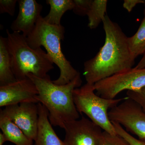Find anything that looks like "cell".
I'll return each instance as SVG.
<instances>
[{"label":"cell","mask_w":145,"mask_h":145,"mask_svg":"<svg viewBox=\"0 0 145 145\" xmlns=\"http://www.w3.org/2000/svg\"><path fill=\"white\" fill-rule=\"evenodd\" d=\"M103 23L105 43L96 56L84 64V75L89 84H94L131 68L135 63L128 44V37L121 28L107 15Z\"/></svg>","instance_id":"1"},{"label":"cell","mask_w":145,"mask_h":145,"mask_svg":"<svg viewBox=\"0 0 145 145\" xmlns=\"http://www.w3.org/2000/svg\"><path fill=\"white\" fill-rule=\"evenodd\" d=\"M27 77L36 85L39 92L37 99L48 111L52 125L64 129L66 124L79 119L80 113L74 103L73 92L82 85L80 72L72 81L63 85L55 84L50 76L42 78L28 74Z\"/></svg>","instance_id":"2"},{"label":"cell","mask_w":145,"mask_h":145,"mask_svg":"<svg viewBox=\"0 0 145 145\" xmlns=\"http://www.w3.org/2000/svg\"><path fill=\"white\" fill-rule=\"evenodd\" d=\"M7 34L12 71L16 80L26 79L28 74L40 78L49 77L48 72L54 69V63L47 53L41 47H31L26 37L21 33H11L7 29Z\"/></svg>","instance_id":"3"},{"label":"cell","mask_w":145,"mask_h":145,"mask_svg":"<svg viewBox=\"0 0 145 145\" xmlns=\"http://www.w3.org/2000/svg\"><path fill=\"white\" fill-rule=\"evenodd\" d=\"M65 28L61 25H52L41 16L33 31L26 37L29 45L33 48L43 46L52 61L59 69L60 75L53 83L63 85L70 82L79 74L65 57L61 48V41L64 38Z\"/></svg>","instance_id":"4"},{"label":"cell","mask_w":145,"mask_h":145,"mask_svg":"<svg viewBox=\"0 0 145 145\" xmlns=\"http://www.w3.org/2000/svg\"><path fill=\"white\" fill-rule=\"evenodd\" d=\"M94 84L86 83L73 91V98L76 108L80 113L86 114L91 121L104 131L117 135L108 117V110L119 105L124 99H105L95 93Z\"/></svg>","instance_id":"5"},{"label":"cell","mask_w":145,"mask_h":145,"mask_svg":"<svg viewBox=\"0 0 145 145\" xmlns=\"http://www.w3.org/2000/svg\"><path fill=\"white\" fill-rule=\"evenodd\" d=\"M96 94L108 99H114L123 91H137L145 87V68H131L94 84Z\"/></svg>","instance_id":"6"},{"label":"cell","mask_w":145,"mask_h":145,"mask_svg":"<svg viewBox=\"0 0 145 145\" xmlns=\"http://www.w3.org/2000/svg\"><path fill=\"white\" fill-rule=\"evenodd\" d=\"M111 122L117 123L127 132L145 140V112L137 103L128 97L108 111Z\"/></svg>","instance_id":"7"},{"label":"cell","mask_w":145,"mask_h":145,"mask_svg":"<svg viewBox=\"0 0 145 145\" xmlns=\"http://www.w3.org/2000/svg\"><path fill=\"white\" fill-rule=\"evenodd\" d=\"M65 145H102L103 132L99 126L84 117L65 125Z\"/></svg>","instance_id":"8"},{"label":"cell","mask_w":145,"mask_h":145,"mask_svg":"<svg viewBox=\"0 0 145 145\" xmlns=\"http://www.w3.org/2000/svg\"><path fill=\"white\" fill-rule=\"evenodd\" d=\"M1 112L17 125L27 137L35 141L39 120L37 104L25 103L8 106Z\"/></svg>","instance_id":"9"},{"label":"cell","mask_w":145,"mask_h":145,"mask_svg":"<svg viewBox=\"0 0 145 145\" xmlns=\"http://www.w3.org/2000/svg\"><path fill=\"white\" fill-rule=\"evenodd\" d=\"M39 92L31 79L27 78L0 86V107L22 103H39Z\"/></svg>","instance_id":"10"},{"label":"cell","mask_w":145,"mask_h":145,"mask_svg":"<svg viewBox=\"0 0 145 145\" xmlns=\"http://www.w3.org/2000/svg\"><path fill=\"white\" fill-rule=\"evenodd\" d=\"M19 11L10 26L13 32L21 33L27 37L36 27L41 16L42 7L35 0H19Z\"/></svg>","instance_id":"11"},{"label":"cell","mask_w":145,"mask_h":145,"mask_svg":"<svg viewBox=\"0 0 145 145\" xmlns=\"http://www.w3.org/2000/svg\"><path fill=\"white\" fill-rule=\"evenodd\" d=\"M39 120L38 132L35 145H65L54 131L49 119V114L45 107L37 104Z\"/></svg>","instance_id":"12"},{"label":"cell","mask_w":145,"mask_h":145,"mask_svg":"<svg viewBox=\"0 0 145 145\" xmlns=\"http://www.w3.org/2000/svg\"><path fill=\"white\" fill-rule=\"evenodd\" d=\"M0 128L7 141L16 145H33V140L27 137L17 125L1 112Z\"/></svg>","instance_id":"13"},{"label":"cell","mask_w":145,"mask_h":145,"mask_svg":"<svg viewBox=\"0 0 145 145\" xmlns=\"http://www.w3.org/2000/svg\"><path fill=\"white\" fill-rule=\"evenodd\" d=\"M17 80L12 69L11 56L7 39L0 37V86L6 85Z\"/></svg>","instance_id":"14"},{"label":"cell","mask_w":145,"mask_h":145,"mask_svg":"<svg viewBox=\"0 0 145 145\" xmlns=\"http://www.w3.org/2000/svg\"><path fill=\"white\" fill-rule=\"evenodd\" d=\"M46 3L50 6V10L43 19L48 24L52 25H61V19L65 12L72 10L74 7L72 0H47Z\"/></svg>","instance_id":"15"},{"label":"cell","mask_w":145,"mask_h":145,"mask_svg":"<svg viewBox=\"0 0 145 145\" xmlns=\"http://www.w3.org/2000/svg\"><path fill=\"white\" fill-rule=\"evenodd\" d=\"M106 0H92L90 8L87 16L88 17V26L91 29L97 28L103 22L106 16Z\"/></svg>","instance_id":"16"},{"label":"cell","mask_w":145,"mask_h":145,"mask_svg":"<svg viewBox=\"0 0 145 145\" xmlns=\"http://www.w3.org/2000/svg\"><path fill=\"white\" fill-rule=\"evenodd\" d=\"M128 44L134 59L145 52V15L137 32L128 37Z\"/></svg>","instance_id":"17"},{"label":"cell","mask_w":145,"mask_h":145,"mask_svg":"<svg viewBox=\"0 0 145 145\" xmlns=\"http://www.w3.org/2000/svg\"><path fill=\"white\" fill-rule=\"evenodd\" d=\"M117 135L126 140L130 145H145V140L137 139L127 132L121 126L117 123L112 122Z\"/></svg>","instance_id":"18"},{"label":"cell","mask_w":145,"mask_h":145,"mask_svg":"<svg viewBox=\"0 0 145 145\" xmlns=\"http://www.w3.org/2000/svg\"><path fill=\"white\" fill-rule=\"evenodd\" d=\"M102 145H130L123 137L118 135H113L103 131Z\"/></svg>","instance_id":"19"},{"label":"cell","mask_w":145,"mask_h":145,"mask_svg":"<svg viewBox=\"0 0 145 145\" xmlns=\"http://www.w3.org/2000/svg\"><path fill=\"white\" fill-rule=\"evenodd\" d=\"M74 7L73 12L79 16L87 15L92 0H73Z\"/></svg>","instance_id":"20"},{"label":"cell","mask_w":145,"mask_h":145,"mask_svg":"<svg viewBox=\"0 0 145 145\" xmlns=\"http://www.w3.org/2000/svg\"><path fill=\"white\" fill-rule=\"evenodd\" d=\"M126 94L127 97L137 103L145 112V87L137 91H127Z\"/></svg>","instance_id":"21"},{"label":"cell","mask_w":145,"mask_h":145,"mask_svg":"<svg viewBox=\"0 0 145 145\" xmlns=\"http://www.w3.org/2000/svg\"><path fill=\"white\" fill-rule=\"evenodd\" d=\"M17 0H1L0 1V13H8L11 16H13Z\"/></svg>","instance_id":"22"},{"label":"cell","mask_w":145,"mask_h":145,"mask_svg":"<svg viewBox=\"0 0 145 145\" xmlns=\"http://www.w3.org/2000/svg\"><path fill=\"white\" fill-rule=\"evenodd\" d=\"M145 2V0H125L123 7L129 12H130L137 4H144Z\"/></svg>","instance_id":"23"},{"label":"cell","mask_w":145,"mask_h":145,"mask_svg":"<svg viewBox=\"0 0 145 145\" xmlns=\"http://www.w3.org/2000/svg\"><path fill=\"white\" fill-rule=\"evenodd\" d=\"M135 67L139 69L145 68V52L144 54H143V57Z\"/></svg>","instance_id":"24"},{"label":"cell","mask_w":145,"mask_h":145,"mask_svg":"<svg viewBox=\"0 0 145 145\" xmlns=\"http://www.w3.org/2000/svg\"><path fill=\"white\" fill-rule=\"evenodd\" d=\"M7 141V139L3 133H0V145H3Z\"/></svg>","instance_id":"25"},{"label":"cell","mask_w":145,"mask_h":145,"mask_svg":"<svg viewBox=\"0 0 145 145\" xmlns=\"http://www.w3.org/2000/svg\"><path fill=\"white\" fill-rule=\"evenodd\" d=\"M144 4V15H145V2Z\"/></svg>","instance_id":"26"}]
</instances>
